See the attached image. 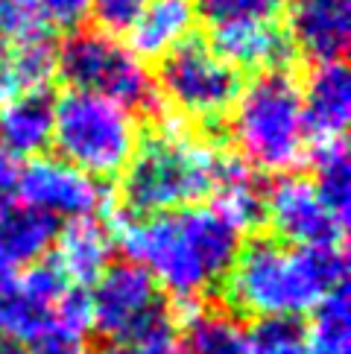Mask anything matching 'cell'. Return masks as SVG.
<instances>
[{"label":"cell","mask_w":351,"mask_h":354,"mask_svg":"<svg viewBox=\"0 0 351 354\" xmlns=\"http://www.w3.org/2000/svg\"><path fill=\"white\" fill-rule=\"evenodd\" d=\"M313 167L316 179H310L316 187L319 199L328 205V211L336 220L348 225V208H351V164L345 141H328L319 144L313 153Z\"/></svg>","instance_id":"7402d4cb"},{"label":"cell","mask_w":351,"mask_h":354,"mask_svg":"<svg viewBox=\"0 0 351 354\" xmlns=\"http://www.w3.org/2000/svg\"><path fill=\"white\" fill-rule=\"evenodd\" d=\"M115 246H117L115 232L103 220L97 217L68 220L56 232V240H53V249H56L53 267L61 272V278L70 287L94 284L111 267Z\"/></svg>","instance_id":"9a60e30c"},{"label":"cell","mask_w":351,"mask_h":354,"mask_svg":"<svg viewBox=\"0 0 351 354\" xmlns=\"http://www.w3.org/2000/svg\"><path fill=\"white\" fill-rule=\"evenodd\" d=\"M59 232V223L47 214L21 202L0 205V270L35 267L50 249Z\"/></svg>","instance_id":"2e32d148"},{"label":"cell","mask_w":351,"mask_h":354,"mask_svg":"<svg viewBox=\"0 0 351 354\" xmlns=\"http://www.w3.org/2000/svg\"><path fill=\"white\" fill-rule=\"evenodd\" d=\"M249 354H310L296 319H263L249 331Z\"/></svg>","instance_id":"d4e9b609"},{"label":"cell","mask_w":351,"mask_h":354,"mask_svg":"<svg viewBox=\"0 0 351 354\" xmlns=\"http://www.w3.org/2000/svg\"><path fill=\"white\" fill-rule=\"evenodd\" d=\"M144 6L146 0H91V15L97 21V30L117 35V32H129Z\"/></svg>","instance_id":"4316f807"},{"label":"cell","mask_w":351,"mask_h":354,"mask_svg":"<svg viewBox=\"0 0 351 354\" xmlns=\"http://www.w3.org/2000/svg\"><path fill=\"white\" fill-rule=\"evenodd\" d=\"M229 135L237 156L255 173L287 176L307 158L302 85L290 71H263L240 85L229 109Z\"/></svg>","instance_id":"277c9868"},{"label":"cell","mask_w":351,"mask_h":354,"mask_svg":"<svg viewBox=\"0 0 351 354\" xmlns=\"http://www.w3.org/2000/svg\"><path fill=\"white\" fill-rule=\"evenodd\" d=\"M126 354H187V351L182 346V339L173 334L170 322H164L155 331H149L144 337H137L135 343H129Z\"/></svg>","instance_id":"f1b7e54d"},{"label":"cell","mask_w":351,"mask_h":354,"mask_svg":"<svg viewBox=\"0 0 351 354\" xmlns=\"http://www.w3.org/2000/svg\"><path fill=\"white\" fill-rule=\"evenodd\" d=\"M53 141V100L47 94H21L0 103V153L39 158Z\"/></svg>","instance_id":"ac0fdd59"},{"label":"cell","mask_w":351,"mask_h":354,"mask_svg":"<svg viewBox=\"0 0 351 354\" xmlns=\"http://www.w3.org/2000/svg\"><path fill=\"white\" fill-rule=\"evenodd\" d=\"M187 354H249V331L234 313L220 308H196L184 316Z\"/></svg>","instance_id":"44dd1931"},{"label":"cell","mask_w":351,"mask_h":354,"mask_svg":"<svg viewBox=\"0 0 351 354\" xmlns=\"http://www.w3.org/2000/svg\"><path fill=\"white\" fill-rule=\"evenodd\" d=\"M9 275H12V272H6V270H0V290H3V284L9 281Z\"/></svg>","instance_id":"1f68e13d"},{"label":"cell","mask_w":351,"mask_h":354,"mask_svg":"<svg viewBox=\"0 0 351 354\" xmlns=\"http://www.w3.org/2000/svg\"><path fill=\"white\" fill-rule=\"evenodd\" d=\"M302 111L307 135L316 144L345 141L351 120V77L345 62H325L316 65L302 85Z\"/></svg>","instance_id":"4fadbf2b"},{"label":"cell","mask_w":351,"mask_h":354,"mask_svg":"<svg viewBox=\"0 0 351 354\" xmlns=\"http://www.w3.org/2000/svg\"><path fill=\"white\" fill-rule=\"evenodd\" d=\"M0 354H30L21 343H12V339H3L0 337Z\"/></svg>","instance_id":"4dcf8cb0"},{"label":"cell","mask_w":351,"mask_h":354,"mask_svg":"<svg viewBox=\"0 0 351 354\" xmlns=\"http://www.w3.org/2000/svg\"><path fill=\"white\" fill-rule=\"evenodd\" d=\"M88 354H111V351H88Z\"/></svg>","instance_id":"836d02e7"},{"label":"cell","mask_w":351,"mask_h":354,"mask_svg":"<svg viewBox=\"0 0 351 354\" xmlns=\"http://www.w3.org/2000/svg\"><path fill=\"white\" fill-rule=\"evenodd\" d=\"M111 232L115 243L149 272L158 290L182 301H196L220 287L243 249V232L214 205H191L153 217L120 214Z\"/></svg>","instance_id":"6da1fadb"},{"label":"cell","mask_w":351,"mask_h":354,"mask_svg":"<svg viewBox=\"0 0 351 354\" xmlns=\"http://www.w3.org/2000/svg\"><path fill=\"white\" fill-rule=\"evenodd\" d=\"M68 281L53 263H35L21 275H9L0 290V337L12 343H32L56 322Z\"/></svg>","instance_id":"8fae6325"},{"label":"cell","mask_w":351,"mask_h":354,"mask_svg":"<svg viewBox=\"0 0 351 354\" xmlns=\"http://www.w3.org/2000/svg\"><path fill=\"white\" fill-rule=\"evenodd\" d=\"M155 91L179 120L214 123L229 115L240 94V73L222 62L208 41L187 39L161 59Z\"/></svg>","instance_id":"52a82bcc"},{"label":"cell","mask_w":351,"mask_h":354,"mask_svg":"<svg viewBox=\"0 0 351 354\" xmlns=\"http://www.w3.org/2000/svg\"><path fill=\"white\" fill-rule=\"evenodd\" d=\"M0 35L9 41L44 35V21L35 0H0Z\"/></svg>","instance_id":"484cf974"},{"label":"cell","mask_w":351,"mask_h":354,"mask_svg":"<svg viewBox=\"0 0 351 354\" xmlns=\"http://www.w3.org/2000/svg\"><path fill=\"white\" fill-rule=\"evenodd\" d=\"M141 141L137 115L106 97L68 88L53 103V141L59 158L94 179H111L126 170Z\"/></svg>","instance_id":"5b68a950"},{"label":"cell","mask_w":351,"mask_h":354,"mask_svg":"<svg viewBox=\"0 0 351 354\" xmlns=\"http://www.w3.org/2000/svg\"><path fill=\"white\" fill-rule=\"evenodd\" d=\"M88 305H91V328L115 343H135L137 337L167 322L158 284L132 261L111 263L94 281Z\"/></svg>","instance_id":"ba28073f"},{"label":"cell","mask_w":351,"mask_h":354,"mask_svg":"<svg viewBox=\"0 0 351 354\" xmlns=\"http://www.w3.org/2000/svg\"><path fill=\"white\" fill-rule=\"evenodd\" d=\"M0 41H3V35H0Z\"/></svg>","instance_id":"e575fe53"},{"label":"cell","mask_w":351,"mask_h":354,"mask_svg":"<svg viewBox=\"0 0 351 354\" xmlns=\"http://www.w3.org/2000/svg\"><path fill=\"white\" fill-rule=\"evenodd\" d=\"M343 246L296 249L272 237H255L240 249L225 275V299L240 313L263 319H296L325 296L345 287Z\"/></svg>","instance_id":"7a4b0ae2"},{"label":"cell","mask_w":351,"mask_h":354,"mask_svg":"<svg viewBox=\"0 0 351 354\" xmlns=\"http://www.w3.org/2000/svg\"><path fill=\"white\" fill-rule=\"evenodd\" d=\"M263 217L272 225L278 243L296 249L343 246L345 223L336 220L319 199L310 179L298 173L278 176L263 199Z\"/></svg>","instance_id":"30bf717a"},{"label":"cell","mask_w":351,"mask_h":354,"mask_svg":"<svg viewBox=\"0 0 351 354\" xmlns=\"http://www.w3.org/2000/svg\"><path fill=\"white\" fill-rule=\"evenodd\" d=\"M56 77V44L50 35H32L23 41H12V47L0 56V85L3 91L21 94H47L50 80Z\"/></svg>","instance_id":"d6986e66"},{"label":"cell","mask_w":351,"mask_h":354,"mask_svg":"<svg viewBox=\"0 0 351 354\" xmlns=\"http://www.w3.org/2000/svg\"><path fill=\"white\" fill-rule=\"evenodd\" d=\"M263 199H267V191L258 173L249 170L240 158L225 156L220 182L214 187V208L225 214L240 232H246L263 220Z\"/></svg>","instance_id":"ffe728a7"},{"label":"cell","mask_w":351,"mask_h":354,"mask_svg":"<svg viewBox=\"0 0 351 354\" xmlns=\"http://www.w3.org/2000/svg\"><path fill=\"white\" fill-rule=\"evenodd\" d=\"M305 339L310 354H351V313L345 287L325 296L313 308Z\"/></svg>","instance_id":"603a6c76"},{"label":"cell","mask_w":351,"mask_h":354,"mask_svg":"<svg viewBox=\"0 0 351 354\" xmlns=\"http://www.w3.org/2000/svg\"><path fill=\"white\" fill-rule=\"evenodd\" d=\"M3 97H6V91H3V85H0V103H3Z\"/></svg>","instance_id":"d6a6232c"},{"label":"cell","mask_w":351,"mask_h":354,"mask_svg":"<svg viewBox=\"0 0 351 354\" xmlns=\"http://www.w3.org/2000/svg\"><path fill=\"white\" fill-rule=\"evenodd\" d=\"M56 73L73 91L106 97L135 111H155L158 91L146 62L137 59L129 44L103 30H73L65 44L56 47Z\"/></svg>","instance_id":"8992f818"},{"label":"cell","mask_w":351,"mask_h":354,"mask_svg":"<svg viewBox=\"0 0 351 354\" xmlns=\"http://www.w3.org/2000/svg\"><path fill=\"white\" fill-rule=\"evenodd\" d=\"M211 50L240 71H284L293 59V44L275 21L267 24H222L211 27Z\"/></svg>","instance_id":"5bb4252c"},{"label":"cell","mask_w":351,"mask_h":354,"mask_svg":"<svg viewBox=\"0 0 351 354\" xmlns=\"http://www.w3.org/2000/svg\"><path fill=\"white\" fill-rule=\"evenodd\" d=\"M15 194L21 196V205L41 211L56 223L59 217L65 220L97 217L111 202L108 185L77 170L68 161L50 158V156L30 158L23 164L18 170Z\"/></svg>","instance_id":"9c48e42d"},{"label":"cell","mask_w":351,"mask_h":354,"mask_svg":"<svg viewBox=\"0 0 351 354\" xmlns=\"http://www.w3.org/2000/svg\"><path fill=\"white\" fill-rule=\"evenodd\" d=\"M284 9V0H199V15L211 27L222 24H267Z\"/></svg>","instance_id":"cb8c5ba5"},{"label":"cell","mask_w":351,"mask_h":354,"mask_svg":"<svg viewBox=\"0 0 351 354\" xmlns=\"http://www.w3.org/2000/svg\"><path fill=\"white\" fill-rule=\"evenodd\" d=\"M44 24L61 30H79V24L91 15V0H35Z\"/></svg>","instance_id":"83f0119b"},{"label":"cell","mask_w":351,"mask_h":354,"mask_svg":"<svg viewBox=\"0 0 351 354\" xmlns=\"http://www.w3.org/2000/svg\"><path fill=\"white\" fill-rule=\"evenodd\" d=\"M225 156L184 120H164L137 141L120 176V199L129 217L191 208L214 196Z\"/></svg>","instance_id":"3957f363"},{"label":"cell","mask_w":351,"mask_h":354,"mask_svg":"<svg viewBox=\"0 0 351 354\" xmlns=\"http://www.w3.org/2000/svg\"><path fill=\"white\" fill-rule=\"evenodd\" d=\"M18 164L12 161L9 156H3L0 153V205H3V202L15 194V185H18Z\"/></svg>","instance_id":"f546056e"},{"label":"cell","mask_w":351,"mask_h":354,"mask_svg":"<svg viewBox=\"0 0 351 354\" xmlns=\"http://www.w3.org/2000/svg\"><path fill=\"white\" fill-rule=\"evenodd\" d=\"M287 24L293 50H302L316 65L343 62L351 39V0H296Z\"/></svg>","instance_id":"7c38bea8"},{"label":"cell","mask_w":351,"mask_h":354,"mask_svg":"<svg viewBox=\"0 0 351 354\" xmlns=\"http://www.w3.org/2000/svg\"><path fill=\"white\" fill-rule=\"evenodd\" d=\"M196 24V6L191 0H146L141 15L129 27V50L146 62H161L182 41L191 39Z\"/></svg>","instance_id":"e0dca14e"}]
</instances>
